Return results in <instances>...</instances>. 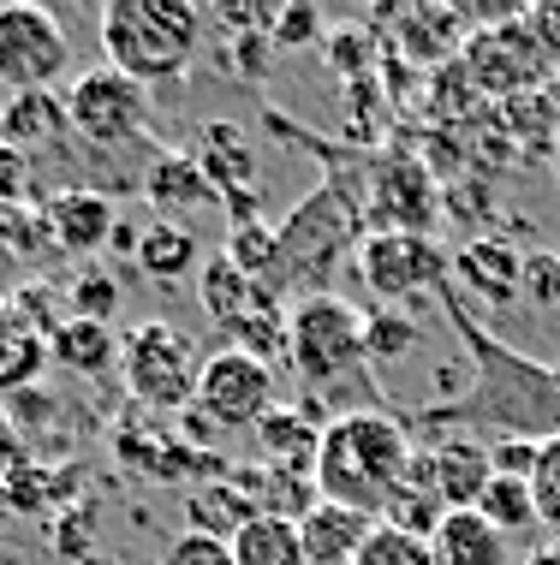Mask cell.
<instances>
[{"instance_id": "6", "label": "cell", "mask_w": 560, "mask_h": 565, "mask_svg": "<svg viewBox=\"0 0 560 565\" xmlns=\"http://www.w3.org/2000/svg\"><path fill=\"white\" fill-rule=\"evenodd\" d=\"M197 370L186 333L161 316H149L126 333V351H119V375H126V393L149 411H191L197 399Z\"/></svg>"}, {"instance_id": "32", "label": "cell", "mask_w": 560, "mask_h": 565, "mask_svg": "<svg viewBox=\"0 0 560 565\" xmlns=\"http://www.w3.org/2000/svg\"><path fill=\"white\" fill-rule=\"evenodd\" d=\"M358 565H435V547L423 542V536H405V530H393V524H376V536L364 542Z\"/></svg>"}, {"instance_id": "22", "label": "cell", "mask_w": 560, "mask_h": 565, "mask_svg": "<svg viewBox=\"0 0 560 565\" xmlns=\"http://www.w3.org/2000/svg\"><path fill=\"white\" fill-rule=\"evenodd\" d=\"M430 547H435V565H513L507 536L477 512H447Z\"/></svg>"}, {"instance_id": "38", "label": "cell", "mask_w": 560, "mask_h": 565, "mask_svg": "<svg viewBox=\"0 0 560 565\" xmlns=\"http://www.w3.org/2000/svg\"><path fill=\"white\" fill-rule=\"evenodd\" d=\"M275 49H305V42L323 30V19H316V7H293V12H275Z\"/></svg>"}, {"instance_id": "29", "label": "cell", "mask_w": 560, "mask_h": 565, "mask_svg": "<svg viewBox=\"0 0 560 565\" xmlns=\"http://www.w3.org/2000/svg\"><path fill=\"white\" fill-rule=\"evenodd\" d=\"M477 518H489L501 536H525V530H542L537 518V500H531V482H513V477H495L477 500Z\"/></svg>"}, {"instance_id": "10", "label": "cell", "mask_w": 560, "mask_h": 565, "mask_svg": "<svg viewBox=\"0 0 560 565\" xmlns=\"http://www.w3.org/2000/svg\"><path fill=\"white\" fill-rule=\"evenodd\" d=\"M358 274H364V286L382 303H400V298H418V292H442L447 256L423 233H370L358 244Z\"/></svg>"}, {"instance_id": "20", "label": "cell", "mask_w": 560, "mask_h": 565, "mask_svg": "<svg viewBox=\"0 0 560 565\" xmlns=\"http://www.w3.org/2000/svg\"><path fill=\"white\" fill-rule=\"evenodd\" d=\"M119 351H126V340L108 322L66 316L60 328H49V363H60L66 375H108V370H119Z\"/></svg>"}, {"instance_id": "4", "label": "cell", "mask_w": 560, "mask_h": 565, "mask_svg": "<svg viewBox=\"0 0 560 565\" xmlns=\"http://www.w3.org/2000/svg\"><path fill=\"white\" fill-rule=\"evenodd\" d=\"M102 54L114 72H126L131 84H168L197 60V36L203 19L191 12V0H108L96 19Z\"/></svg>"}, {"instance_id": "23", "label": "cell", "mask_w": 560, "mask_h": 565, "mask_svg": "<svg viewBox=\"0 0 560 565\" xmlns=\"http://www.w3.org/2000/svg\"><path fill=\"white\" fill-rule=\"evenodd\" d=\"M186 518H191L197 536L233 542L239 530H245L251 518H256V507L245 500V488H239L233 477H209V482H197L191 494H186Z\"/></svg>"}, {"instance_id": "31", "label": "cell", "mask_w": 560, "mask_h": 565, "mask_svg": "<svg viewBox=\"0 0 560 565\" xmlns=\"http://www.w3.org/2000/svg\"><path fill=\"white\" fill-rule=\"evenodd\" d=\"M114 310H119V280L108 268H84L72 280V316L78 322H108L114 328Z\"/></svg>"}, {"instance_id": "13", "label": "cell", "mask_w": 560, "mask_h": 565, "mask_svg": "<svg viewBox=\"0 0 560 565\" xmlns=\"http://www.w3.org/2000/svg\"><path fill=\"white\" fill-rule=\"evenodd\" d=\"M36 215H42V226H49V244H54V250H66V256H89V250H102V244L119 233L108 191H89V185L54 191Z\"/></svg>"}, {"instance_id": "40", "label": "cell", "mask_w": 560, "mask_h": 565, "mask_svg": "<svg viewBox=\"0 0 560 565\" xmlns=\"http://www.w3.org/2000/svg\"><path fill=\"white\" fill-rule=\"evenodd\" d=\"M554 179H560V137H554Z\"/></svg>"}, {"instance_id": "14", "label": "cell", "mask_w": 560, "mask_h": 565, "mask_svg": "<svg viewBox=\"0 0 560 565\" xmlns=\"http://www.w3.org/2000/svg\"><path fill=\"white\" fill-rule=\"evenodd\" d=\"M519 280H525V256L501 238H472L447 256V286L453 292H472L483 303H513L519 298Z\"/></svg>"}, {"instance_id": "33", "label": "cell", "mask_w": 560, "mask_h": 565, "mask_svg": "<svg viewBox=\"0 0 560 565\" xmlns=\"http://www.w3.org/2000/svg\"><path fill=\"white\" fill-rule=\"evenodd\" d=\"M531 500H537L542 530H549V536H560V435H554V440H542V452H537Z\"/></svg>"}, {"instance_id": "9", "label": "cell", "mask_w": 560, "mask_h": 565, "mask_svg": "<svg viewBox=\"0 0 560 565\" xmlns=\"http://www.w3.org/2000/svg\"><path fill=\"white\" fill-rule=\"evenodd\" d=\"M197 417H209L215 429H256V423L275 411V370L268 363L245 358V351L221 345L203 358V370H197V399H191Z\"/></svg>"}, {"instance_id": "26", "label": "cell", "mask_w": 560, "mask_h": 565, "mask_svg": "<svg viewBox=\"0 0 560 565\" xmlns=\"http://www.w3.org/2000/svg\"><path fill=\"white\" fill-rule=\"evenodd\" d=\"M138 268L149 274V280H161V286L186 280V274L197 268V238L186 233V226H173V221L144 226L138 233Z\"/></svg>"}, {"instance_id": "11", "label": "cell", "mask_w": 560, "mask_h": 565, "mask_svg": "<svg viewBox=\"0 0 560 565\" xmlns=\"http://www.w3.org/2000/svg\"><path fill=\"white\" fill-rule=\"evenodd\" d=\"M489 482V447H477V440H442L435 452H412V477H405V488L430 494L442 512H477Z\"/></svg>"}, {"instance_id": "5", "label": "cell", "mask_w": 560, "mask_h": 565, "mask_svg": "<svg viewBox=\"0 0 560 565\" xmlns=\"http://www.w3.org/2000/svg\"><path fill=\"white\" fill-rule=\"evenodd\" d=\"M281 263H275V292L281 286H293L298 298H316L335 286L340 263L352 256V238H358V196L346 179L328 173L323 185H316L305 203L293 209L281 226Z\"/></svg>"}, {"instance_id": "12", "label": "cell", "mask_w": 560, "mask_h": 565, "mask_svg": "<svg viewBox=\"0 0 560 565\" xmlns=\"http://www.w3.org/2000/svg\"><path fill=\"white\" fill-rule=\"evenodd\" d=\"M376 233H423L430 238V226H435V179H430V167L412 161V156H382L376 161Z\"/></svg>"}, {"instance_id": "34", "label": "cell", "mask_w": 560, "mask_h": 565, "mask_svg": "<svg viewBox=\"0 0 560 565\" xmlns=\"http://www.w3.org/2000/svg\"><path fill=\"white\" fill-rule=\"evenodd\" d=\"M537 452H542V440L501 435V440L489 447V470H495V477H513V482H531V470H537Z\"/></svg>"}, {"instance_id": "8", "label": "cell", "mask_w": 560, "mask_h": 565, "mask_svg": "<svg viewBox=\"0 0 560 565\" xmlns=\"http://www.w3.org/2000/svg\"><path fill=\"white\" fill-rule=\"evenodd\" d=\"M66 119H72V137H84V143L126 149L149 126V89L114 66H89L66 84Z\"/></svg>"}, {"instance_id": "7", "label": "cell", "mask_w": 560, "mask_h": 565, "mask_svg": "<svg viewBox=\"0 0 560 565\" xmlns=\"http://www.w3.org/2000/svg\"><path fill=\"white\" fill-rule=\"evenodd\" d=\"M72 66V42L66 24L49 7H30V0H7L0 7V89L12 96H36L54 89Z\"/></svg>"}, {"instance_id": "1", "label": "cell", "mask_w": 560, "mask_h": 565, "mask_svg": "<svg viewBox=\"0 0 560 565\" xmlns=\"http://www.w3.org/2000/svg\"><path fill=\"white\" fill-rule=\"evenodd\" d=\"M442 310L453 316V328H459V340L465 351L483 363V381L465 399H453V405H435L430 411V423H489V429H501V435H542V440H554L560 435V375L549 370H537V363H525V358H513L507 345H495L489 340V328L472 322V310H465V298L453 292V286H442Z\"/></svg>"}, {"instance_id": "19", "label": "cell", "mask_w": 560, "mask_h": 565, "mask_svg": "<svg viewBox=\"0 0 560 565\" xmlns=\"http://www.w3.org/2000/svg\"><path fill=\"white\" fill-rule=\"evenodd\" d=\"M144 196L156 203L161 221L173 215H197V209H215L221 191L209 185V173L197 167V156H156L144 173Z\"/></svg>"}, {"instance_id": "27", "label": "cell", "mask_w": 560, "mask_h": 565, "mask_svg": "<svg viewBox=\"0 0 560 565\" xmlns=\"http://www.w3.org/2000/svg\"><path fill=\"white\" fill-rule=\"evenodd\" d=\"M226 263L268 286V280H275V263H281V233L263 215H256V221H233V233H226Z\"/></svg>"}, {"instance_id": "3", "label": "cell", "mask_w": 560, "mask_h": 565, "mask_svg": "<svg viewBox=\"0 0 560 565\" xmlns=\"http://www.w3.org/2000/svg\"><path fill=\"white\" fill-rule=\"evenodd\" d=\"M286 363H293L298 387L316 405H335V417L382 411V387H376L370 345H364V316L335 292L298 298L286 310Z\"/></svg>"}, {"instance_id": "2", "label": "cell", "mask_w": 560, "mask_h": 565, "mask_svg": "<svg viewBox=\"0 0 560 565\" xmlns=\"http://www.w3.org/2000/svg\"><path fill=\"white\" fill-rule=\"evenodd\" d=\"M405 477H412V435H405L400 417L346 411V417L323 423V447H316V470H310L316 500L352 507L382 524L393 500L405 494Z\"/></svg>"}, {"instance_id": "25", "label": "cell", "mask_w": 560, "mask_h": 565, "mask_svg": "<svg viewBox=\"0 0 560 565\" xmlns=\"http://www.w3.org/2000/svg\"><path fill=\"white\" fill-rule=\"evenodd\" d=\"M226 547H233V565H305L298 518H275V512H256Z\"/></svg>"}, {"instance_id": "36", "label": "cell", "mask_w": 560, "mask_h": 565, "mask_svg": "<svg viewBox=\"0 0 560 565\" xmlns=\"http://www.w3.org/2000/svg\"><path fill=\"white\" fill-rule=\"evenodd\" d=\"M30 196V156L0 137V209H24Z\"/></svg>"}, {"instance_id": "39", "label": "cell", "mask_w": 560, "mask_h": 565, "mask_svg": "<svg viewBox=\"0 0 560 565\" xmlns=\"http://www.w3.org/2000/svg\"><path fill=\"white\" fill-rule=\"evenodd\" d=\"M525 565H560V536H549L542 547H531V554H525Z\"/></svg>"}, {"instance_id": "17", "label": "cell", "mask_w": 560, "mask_h": 565, "mask_svg": "<svg viewBox=\"0 0 560 565\" xmlns=\"http://www.w3.org/2000/svg\"><path fill=\"white\" fill-rule=\"evenodd\" d=\"M49 370V328L19 298H0V393H24Z\"/></svg>"}, {"instance_id": "15", "label": "cell", "mask_w": 560, "mask_h": 565, "mask_svg": "<svg viewBox=\"0 0 560 565\" xmlns=\"http://www.w3.org/2000/svg\"><path fill=\"white\" fill-rule=\"evenodd\" d=\"M370 536H376V518L352 512V507H328V500H316V507L298 518L305 565H358Z\"/></svg>"}, {"instance_id": "35", "label": "cell", "mask_w": 560, "mask_h": 565, "mask_svg": "<svg viewBox=\"0 0 560 565\" xmlns=\"http://www.w3.org/2000/svg\"><path fill=\"white\" fill-rule=\"evenodd\" d=\"M161 565H233V547L215 542V536H197V530H186V536L168 542Z\"/></svg>"}, {"instance_id": "37", "label": "cell", "mask_w": 560, "mask_h": 565, "mask_svg": "<svg viewBox=\"0 0 560 565\" xmlns=\"http://www.w3.org/2000/svg\"><path fill=\"white\" fill-rule=\"evenodd\" d=\"M525 298H537V303H560V256L549 250H531L525 256Z\"/></svg>"}, {"instance_id": "21", "label": "cell", "mask_w": 560, "mask_h": 565, "mask_svg": "<svg viewBox=\"0 0 560 565\" xmlns=\"http://www.w3.org/2000/svg\"><path fill=\"white\" fill-rule=\"evenodd\" d=\"M0 137L12 149H49V143H66L72 137V119H66V96L54 89H36V96H12L7 114H0Z\"/></svg>"}, {"instance_id": "16", "label": "cell", "mask_w": 560, "mask_h": 565, "mask_svg": "<svg viewBox=\"0 0 560 565\" xmlns=\"http://www.w3.org/2000/svg\"><path fill=\"white\" fill-rule=\"evenodd\" d=\"M197 298H203L209 322H215L221 333H233L239 322H251V316L263 310L268 298H281V292L263 286V280H251V274H239L233 263H226V250H221V256L203 263V274H197Z\"/></svg>"}, {"instance_id": "28", "label": "cell", "mask_w": 560, "mask_h": 565, "mask_svg": "<svg viewBox=\"0 0 560 565\" xmlns=\"http://www.w3.org/2000/svg\"><path fill=\"white\" fill-rule=\"evenodd\" d=\"M42 244H49V226H42L36 209H0V292L19 280Z\"/></svg>"}, {"instance_id": "18", "label": "cell", "mask_w": 560, "mask_h": 565, "mask_svg": "<svg viewBox=\"0 0 560 565\" xmlns=\"http://www.w3.org/2000/svg\"><path fill=\"white\" fill-rule=\"evenodd\" d=\"M251 447H256V465L293 470V477H310V470H316V447H323V429H310L305 411L275 405V411H268V417L251 429Z\"/></svg>"}, {"instance_id": "24", "label": "cell", "mask_w": 560, "mask_h": 565, "mask_svg": "<svg viewBox=\"0 0 560 565\" xmlns=\"http://www.w3.org/2000/svg\"><path fill=\"white\" fill-rule=\"evenodd\" d=\"M197 167L209 173V185H215L221 196H226V191H245L251 173H256V149H251V137L239 131V126L209 119V126H203V143H197Z\"/></svg>"}, {"instance_id": "30", "label": "cell", "mask_w": 560, "mask_h": 565, "mask_svg": "<svg viewBox=\"0 0 560 565\" xmlns=\"http://www.w3.org/2000/svg\"><path fill=\"white\" fill-rule=\"evenodd\" d=\"M364 345H370V370H382V363L405 358L418 345V322L405 310H376L364 316Z\"/></svg>"}]
</instances>
